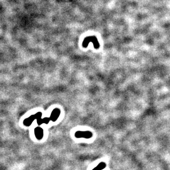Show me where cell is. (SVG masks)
Masks as SVG:
<instances>
[{"label": "cell", "mask_w": 170, "mask_h": 170, "mask_svg": "<svg viewBox=\"0 0 170 170\" xmlns=\"http://www.w3.org/2000/svg\"><path fill=\"white\" fill-rule=\"evenodd\" d=\"M106 166V164L105 162H101L99 165L97 166L96 168H95L93 170H102L105 168Z\"/></svg>", "instance_id": "obj_7"}, {"label": "cell", "mask_w": 170, "mask_h": 170, "mask_svg": "<svg viewBox=\"0 0 170 170\" xmlns=\"http://www.w3.org/2000/svg\"><path fill=\"white\" fill-rule=\"evenodd\" d=\"M42 112H38V113H35V114L32 115L30 117H28V118H27L26 119H24V121H23V124L26 126H30L35 119L38 120V119H40V118H42Z\"/></svg>", "instance_id": "obj_2"}, {"label": "cell", "mask_w": 170, "mask_h": 170, "mask_svg": "<svg viewBox=\"0 0 170 170\" xmlns=\"http://www.w3.org/2000/svg\"><path fill=\"white\" fill-rule=\"evenodd\" d=\"M89 43H92L93 46L96 49H98L100 48V44L97 38L95 36H88L86 38L84 39V42L82 43V46L84 48H87Z\"/></svg>", "instance_id": "obj_1"}, {"label": "cell", "mask_w": 170, "mask_h": 170, "mask_svg": "<svg viewBox=\"0 0 170 170\" xmlns=\"http://www.w3.org/2000/svg\"><path fill=\"white\" fill-rule=\"evenodd\" d=\"M34 134H35V137L37 139L41 140L43 137V129L41 127H37L34 129Z\"/></svg>", "instance_id": "obj_5"}, {"label": "cell", "mask_w": 170, "mask_h": 170, "mask_svg": "<svg viewBox=\"0 0 170 170\" xmlns=\"http://www.w3.org/2000/svg\"><path fill=\"white\" fill-rule=\"evenodd\" d=\"M60 113H61V111L59 108H56L54 109L52 111L50 116V118L51 121L53 122L57 121L59 117Z\"/></svg>", "instance_id": "obj_4"}, {"label": "cell", "mask_w": 170, "mask_h": 170, "mask_svg": "<svg viewBox=\"0 0 170 170\" xmlns=\"http://www.w3.org/2000/svg\"><path fill=\"white\" fill-rule=\"evenodd\" d=\"M37 123H38L39 125H42V124H48L50 122V121H51L50 117H45V118H40V119L37 120Z\"/></svg>", "instance_id": "obj_6"}, {"label": "cell", "mask_w": 170, "mask_h": 170, "mask_svg": "<svg viewBox=\"0 0 170 170\" xmlns=\"http://www.w3.org/2000/svg\"><path fill=\"white\" fill-rule=\"evenodd\" d=\"M75 136L76 138H84L85 139H89L92 138L93 134L92 132L89 131H77L75 132Z\"/></svg>", "instance_id": "obj_3"}]
</instances>
